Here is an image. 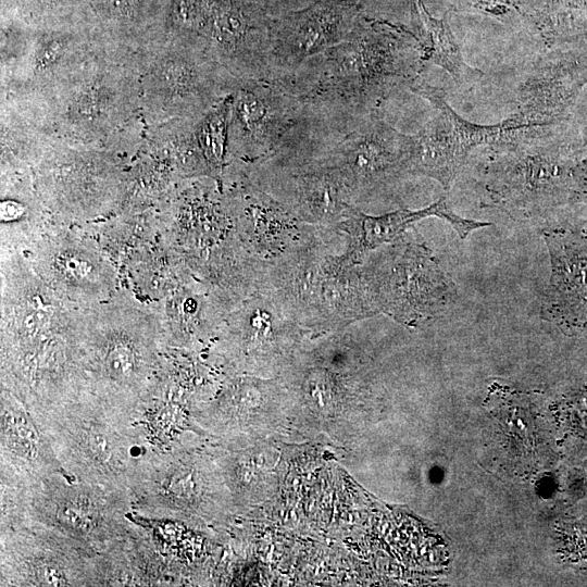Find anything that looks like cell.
<instances>
[{"label": "cell", "mask_w": 587, "mask_h": 587, "mask_svg": "<svg viewBox=\"0 0 587 587\" xmlns=\"http://www.w3.org/2000/svg\"><path fill=\"white\" fill-rule=\"evenodd\" d=\"M414 5L423 29L420 39L424 46L425 64L441 67L459 85L469 87L477 83L484 72L464 61L461 47L446 20L430 16L422 0H414Z\"/></svg>", "instance_id": "d6a6232c"}, {"label": "cell", "mask_w": 587, "mask_h": 587, "mask_svg": "<svg viewBox=\"0 0 587 587\" xmlns=\"http://www.w3.org/2000/svg\"><path fill=\"white\" fill-rule=\"evenodd\" d=\"M227 168L239 172L279 200L305 224L335 229L357 207L340 174L323 155L229 163Z\"/></svg>", "instance_id": "d6986e66"}, {"label": "cell", "mask_w": 587, "mask_h": 587, "mask_svg": "<svg viewBox=\"0 0 587 587\" xmlns=\"http://www.w3.org/2000/svg\"><path fill=\"white\" fill-rule=\"evenodd\" d=\"M273 17L254 0H217L203 42L233 76L271 79L268 52Z\"/></svg>", "instance_id": "603a6c76"}, {"label": "cell", "mask_w": 587, "mask_h": 587, "mask_svg": "<svg viewBox=\"0 0 587 587\" xmlns=\"http://www.w3.org/2000/svg\"><path fill=\"white\" fill-rule=\"evenodd\" d=\"M347 132L280 80L236 77L227 164L321 157Z\"/></svg>", "instance_id": "ba28073f"}, {"label": "cell", "mask_w": 587, "mask_h": 587, "mask_svg": "<svg viewBox=\"0 0 587 587\" xmlns=\"http://www.w3.org/2000/svg\"><path fill=\"white\" fill-rule=\"evenodd\" d=\"M97 48L87 18L57 26L8 25L1 32V98L34 101L48 95Z\"/></svg>", "instance_id": "4fadbf2b"}, {"label": "cell", "mask_w": 587, "mask_h": 587, "mask_svg": "<svg viewBox=\"0 0 587 587\" xmlns=\"http://www.w3.org/2000/svg\"><path fill=\"white\" fill-rule=\"evenodd\" d=\"M0 249L28 254L52 222L34 185L33 172L1 173Z\"/></svg>", "instance_id": "f546056e"}, {"label": "cell", "mask_w": 587, "mask_h": 587, "mask_svg": "<svg viewBox=\"0 0 587 587\" xmlns=\"http://www.w3.org/2000/svg\"><path fill=\"white\" fill-rule=\"evenodd\" d=\"M99 586L171 585L170 570L146 530L99 552Z\"/></svg>", "instance_id": "4dcf8cb0"}, {"label": "cell", "mask_w": 587, "mask_h": 587, "mask_svg": "<svg viewBox=\"0 0 587 587\" xmlns=\"http://www.w3.org/2000/svg\"><path fill=\"white\" fill-rule=\"evenodd\" d=\"M196 123L174 120L146 127L145 139L172 161L182 179L211 177L196 136Z\"/></svg>", "instance_id": "836d02e7"}, {"label": "cell", "mask_w": 587, "mask_h": 587, "mask_svg": "<svg viewBox=\"0 0 587 587\" xmlns=\"http://www.w3.org/2000/svg\"><path fill=\"white\" fill-rule=\"evenodd\" d=\"M361 266L377 314L407 328L434 322L457 299L455 285L432 250L407 233L370 252Z\"/></svg>", "instance_id": "7c38bea8"}, {"label": "cell", "mask_w": 587, "mask_h": 587, "mask_svg": "<svg viewBox=\"0 0 587 587\" xmlns=\"http://www.w3.org/2000/svg\"><path fill=\"white\" fill-rule=\"evenodd\" d=\"M557 53L537 55L523 70L515 88L516 111L526 123L549 126L563 111L579 74L567 70Z\"/></svg>", "instance_id": "f1b7e54d"}, {"label": "cell", "mask_w": 587, "mask_h": 587, "mask_svg": "<svg viewBox=\"0 0 587 587\" xmlns=\"http://www.w3.org/2000/svg\"><path fill=\"white\" fill-rule=\"evenodd\" d=\"M315 0H292L294 5L297 9H301Z\"/></svg>", "instance_id": "f35d334b"}, {"label": "cell", "mask_w": 587, "mask_h": 587, "mask_svg": "<svg viewBox=\"0 0 587 587\" xmlns=\"http://www.w3.org/2000/svg\"><path fill=\"white\" fill-rule=\"evenodd\" d=\"M1 173L33 172L53 136L17 105L1 100Z\"/></svg>", "instance_id": "1f68e13d"}, {"label": "cell", "mask_w": 587, "mask_h": 587, "mask_svg": "<svg viewBox=\"0 0 587 587\" xmlns=\"http://www.w3.org/2000/svg\"><path fill=\"white\" fill-rule=\"evenodd\" d=\"M459 3L474 5L485 10L495 11L504 8L511 0H457Z\"/></svg>", "instance_id": "74e56055"}, {"label": "cell", "mask_w": 587, "mask_h": 587, "mask_svg": "<svg viewBox=\"0 0 587 587\" xmlns=\"http://www.w3.org/2000/svg\"><path fill=\"white\" fill-rule=\"evenodd\" d=\"M82 326L88 389L141 422L167 370L170 350L158 308L118 288L108 301L82 310Z\"/></svg>", "instance_id": "3957f363"}, {"label": "cell", "mask_w": 587, "mask_h": 587, "mask_svg": "<svg viewBox=\"0 0 587 587\" xmlns=\"http://www.w3.org/2000/svg\"><path fill=\"white\" fill-rule=\"evenodd\" d=\"M133 514L129 492L63 474L43 479L25 495L24 523H40L97 552L145 530Z\"/></svg>", "instance_id": "5bb4252c"}, {"label": "cell", "mask_w": 587, "mask_h": 587, "mask_svg": "<svg viewBox=\"0 0 587 587\" xmlns=\"http://www.w3.org/2000/svg\"><path fill=\"white\" fill-rule=\"evenodd\" d=\"M130 494L134 514L186 524L216 517L225 502L210 462L182 446L152 449Z\"/></svg>", "instance_id": "9a60e30c"}, {"label": "cell", "mask_w": 587, "mask_h": 587, "mask_svg": "<svg viewBox=\"0 0 587 587\" xmlns=\"http://www.w3.org/2000/svg\"><path fill=\"white\" fill-rule=\"evenodd\" d=\"M424 66L419 36L365 14L346 40L309 59L285 83L349 129L391 93L410 88Z\"/></svg>", "instance_id": "7a4b0ae2"}, {"label": "cell", "mask_w": 587, "mask_h": 587, "mask_svg": "<svg viewBox=\"0 0 587 587\" xmlns=\"http://www.w3.org/2000/svg\"><path fill=\"white\" fill-rule=\"evenodd\" d=\"M0 389V482L29 489L50 476H66L26 405Z\"/></svg>", "instance_id": "d4e9b609"}, {"label": "cell", "mask_w": 587, "mask_h": 587, "mask_svg": "<svg viewBox=\"0 0 587 587\" xmlns=\"http://www.w3.org/2000/svg\"><path fill=\"white\" fill-rule=\"evenodd\" d=\"M221 188L241 241L263 264L279 259L321 227L301 222L279 200L232 168H225Z\"/></svg>", "instance_id": "7402d4cb"}, {"label": "cell", "mask_w": 587, "mask_h": 587, "mask_svg": "<svg viewBox=\"0 0 587 587\" xmlns=\"http://www.w3.org/2000/svg\"><path fill=\"white\" fill-rule=\"evenodd\" d=\"M550 257V278L540 316L567 336H587V228L541 232Z\"/></svg>", "instance_id": "cb8c5ba5"}, {"label": "cell", "mask_w": 587, "mask_h": 587, "mask_svg": "<svg viewBox=\"0 0 587 587\" xmlns=\"http://www.w3.org/2000/svg\"><path fill=\"white\" fill-rule=\"evenodd\" d=\"M128 166L108 150L53 137L33 170L34 185L52 222L84 228L121 211Z\"/></svg>", "instance_id": "30bf717a"}, {"label": "cell", "mask_w": 587, "mask_h": 587, "mask_svg": "<svg viewBox=\"0 0 587 587\" xmlns=\"http://www.w3.org/2000/svg\"><path fill=\"white\" fill-rule=\"evenodd\" d=\"M99 552L40 523L0 530L1 587L99 586Z\"/></svg>", "instance_id": "2e32d148"}, {"label": "cell", "mask_w": 587, "mask_h": 587, "mask_svg": "<svg viewBox=\"0 0 587 587\" xmlns=\"http://www.w3.org/2000/svg\"><path fill=\"white\" fill-rule=\"evenodd\" d=\"M230 93L209 110L196 123V136L211 172V177L221 186L227 165L228 122Z\"/></svg>", "instance_id": "e575fe53"}, {"label": "cell", "mask_w": 587, "mask_h": 587, "mask_svg": "<svg viewBox=\"0 0 587 587\" xmlns=\"http://www.w3.org/2000/svg\"><path fill=\"white\" fill-rule=\"evenodd\" d=\"M33 417L74 480L130 494L153 449L141 422L90 390Z\"/></svg>", "instance_id": "52a82bcc"}, {"label": "cell", "mask_w": 587, "mask_h": 587, "mask_svg": "<svg viewBox=\"0 0 587 587\" xmlns=\"http://www.w3.org/2000/svg\"><path fill=\"white\" fill-rule=\"evenodd\" d=\"M157 211L163 246L228 312L258 292L265 264L241 241L227 197L215 179L182 180Z\"/></svg>", "instance_id": "5b68a950"}, {"label": "cell", "mask_w": 587, "mask_h": 587, "mask_svg": "<svg viewBox=\"0 0 587 587\" xmlns=\"http://www.w3.org/2000/svg\"><path fill=\"white\" fill-rule=\"evenodd\" d=\"M335 229L319 227L292 250L265 264L258 292L270 297L310 337L344 330L378 315L362 273V263L332 250Z\"/></svg>", "instance_id": "8992f818"}, {"label": "cell", "mask_w": 587, "mask_h": 587, "mask_svg": "<svg viewBox=\"0 0 587 587\" xmlns=\"http://www.w3.org/2000/svg\"><path fill=\"white\" fill-rule=\"evenodd\" d=\"M153 304L159 310L168 350L186 354L209 349L228 313L222 301L192 275Z\"/></svg>", "instance_id": "484cf974"}, {"label": "cell", "mask_w": 587, "mask_h": 587, "mask_svg": "<svg viewBox=\"0 0 587 587\" xmlns=\"http://www.w3.org/2000/svg\"><path fill=\"white\" fill-rule=\"evenodd\" d=\"M26 257L48 287L79 309L108 301L120 288L115 262L86 228L51 222Z\"/></svg>", "instance_id": "ac0fdd59"}, {"label": "cell", "mask_w": 587, "mask_h": 587, "mask_svg": "<svg viewBox=\"0 0 587 587\" xmlns=\"http://www.w3.org/2000/svg\"><path fill=\"white\" fill-rule=\"evenodd\" d=\"M432 216L448 222L462 239L473 230L491 225L458 215L449 201L440 198L420 210L398 209L379 215L366 214L359 207H354L335 230L345 237V252L362 263L370 252L396 241L408 233L414 223Z\"/></svg>", "instance_id": "4316f807"}, {"label": "cell", "mask_w": 587, "mask_h": 587, "mask_svg": "<svg viewBox=\"0 0 587 587\" xmlns=\"http://www.w3.org/2000/svg\"><path fill=\"white\" fill-rule=\"evenodd\" d=\"M168 0H87L86 16L100 47L137 58L161 40Z\"/></svg>", "instance_id": "83f0119b"}, {"label": "cell", "mask_w": 587, "mask_h": 587, "mask_svg": "<svg viewBox=\"0 0 587 587\" xmlns=\"http://www.w3.org/2000/svg\"><path fill=\"white\" fill-rule=\"evenodd\" d=\"M217 0H168L164 12L161 40L203 41Z\"/></svg>", "instance_id": "d590c367"}, {"label": "cell", "mask_w": 587, "mask_h": 587, "mask_svg": "<svg viewBox=\"0 0 587 587\" xmlns=\"http://www.w3.org/2000/svg\"><path fill=\"white\" fill-rule=\"evenodd\" d=\"M410 147L411 135L396 129L375 111L360 118L322 155L340 174L359 207L409 175Z\"/></svg>", "instance_id": "ffe728a7"}, {"label": "cell", "mask_w": 587, "mask_h": 587, "mask_svg": "<svg viewBox=\"0 0 587 587\" xmlns=\"http://www.w3.org/2000/svg\"><path fill=\"white\" fill-rule=\"evenodd\" d=\"M564 410L573 416V428L583 436H587V387L570 395L564 401Z\"/></svg>", "instance_id": "8d00e7d4"}, {"label": "cell", "mask_w": 587, "mask_h": 587, "mask_svg": "<svg viewBox=\"0 0 587 587\" xmlns=\"http://www.w3.org/2000/svg\"><path fill=\"white\" fill-rule=\"evenodd\" d=\"M309 334L270 297L255 292L234 307L210 346L229 374L286 369Z\"/></svg>", "instance_id": "e0dca14e"}, {"label": "cell", "mask_w": 587, "mask_h": 587, "mask_svg": "<svg viewBox=\"0 0 587 587\" xmlns=\"http://www.w3.org/2000/svg\"><path fill=\"white\" fill-rule=\"evenodd\" d=\"M0 257V388L14 394L35 416L89 390L83 309L48 287L25 254Z\"/></svg>", "instance_id": "6da1fadb"}, {"label": "cell", "mask_w": 587, "mask_h": 587, "mask_svg": "<svg viewBox=\"0 0 587 587\" xmlns=\"http://www.w3.org/2000/svg\"><path fill=\"white\" fill-rule=\"evenodd\" d=\"M136 60L146 127L198 121L230 93L236 80L199 40L164 39Z\"/></svg>", "instance_id": "8fae6325"}, {"label": "cell", "mask_w": 587, "mask_h": 587, "mask_svg": "<svg viewBox=\"0 0 587 587\" xmlns=\"http://www.w3.org/2000/svg\"><path fill=\"white\" fill-rule=\"evenodd\" d=\"M545 127L487 147L479 171L485 205L517 220H535L586 192L582 167L549 139Z\"/></svg>", "instance_id": "9c48e42d"}, {"label": "cell", "mask_w": 587, "mask_h": 587, "mask_svg": "<svg viewBox=\"0 0 587 587\" xmlns=\"http://www.w3.org/2000/svg\"><path fill=\"white\" fill-rule=\"evenodd\" d=\"M1 100L25 110L50 136L108 150L129 163L145 140L137 61L99 45L48 95L34 101Z\"/></svg>", "instance_id": "277c9868"}, {"label": "cell", "mask_w": 587, "mask_h": 587, "mask_svg": "<svg viewBox=\"0 0 587 587\" xmlns=\"http://www.w3.org/2000/svg\"><path fill=\"white\" fill-rule=\"evenodd\" d=\"M373 0H315L278 14L270 29L271 79L289 80L309 59L346 40Z\"/></svg>", "instance_id": "44dd1931"}]
</instances>
